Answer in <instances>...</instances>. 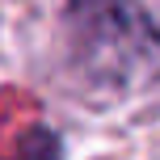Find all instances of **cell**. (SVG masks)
I'll return each instance as SVG.
<instances>
[{
	"label": "cell",
	"instance_id": "cell-1",
	"mask_svg": "<svg viewBox=\"0 0 160 160\" xmlns=\"http://www.w3.org/2000/svg\"><path fill=\"white\" fill-rule=\"evenodd\" d=\"M72 55L80 80L110 97L143 84L160 63V34L135 0H76L72 4Z\"/></svg>",
	"mask_w": 160,
	"mask_h": 160
}]
</instances>
